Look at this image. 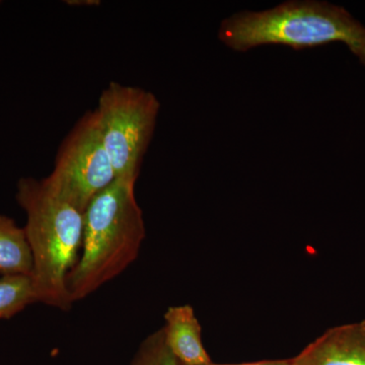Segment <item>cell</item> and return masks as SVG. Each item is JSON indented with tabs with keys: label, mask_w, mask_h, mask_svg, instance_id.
I'll use <instances>...</instances> for the list:
<instances>
[{
	"label": "cell",
	"mask_w": 365,
	"mask_h": 365,
	"mask_svg": "<svg viewBox=\"0 0 365 365\" xmlns=\"http://www.w3.org/2000/svg\"><path fill=\"white\" fill-rule=\"evenodd\" d=\"M136 178H117L83 212V252L66 278L72 302L86 299L138 258L146 237Z\"/></svg>",
	"instance_id": "1"
},
{
	"label": "cell",
	"mask_w": 365,
	"mask_h": 365,
	"mask_svg": "<svg viewBox=\"0 0 365 365\" xmlns=\"http://www.w3.org/2000/svg\"><path fill=\"white\" fill-rule=\"evenodd\" d=\"M218 38L237 52L259 46L294 50L341 42L365 66V26L344 7L327 1H287L264 11H242L220 24Z\"/></svg>",
	"instance_id": "2"
},
{
	"label": "cell",
	"mask_w": 365,
	"mask_h": 365,
	"mask_svg": "<svg viewBox=\"0 0 365 365\" xmlns=\"http://www.w3.org/2000/svg\"><path fill=\"white\" fill-rule=\"evenodd\" d=\"M16 199L26 215L24 228L32 251L31 278L38 302L68 311L73 302L66 278L83 246V212L34 178H21Z\"/></svg>",
	"instance_id": "3"
},
{
	"label": "cell",
	"mask_w": 365,
	"mask_h": 365,
	"mask_svg": "<svg viewBox=\"0 0 365 365\" xmlns=\"http://www.w3.org/2000/svg\"><path fill=\"white\" fill-rule=\"evenodd\" d=\"M160 107L150 91L115 81L101 93L95 112L117 178H138Z\"/></svg>",
	"instance_id": "4"
},
{
	"label": "cell",
	"mask_w": 365,
	"mask_h": 365,
	"mask_svg": "<svg viewBox=\"0 0 365 365\" xmlns=\"http://www.w3.org/2000/svg\"><path fill=\"white\" fill-rule=\"evenodd\" d=\"M116 179L93 110L64 139L54 169L43 182L53 194L85 212L91 200Z\"/></svg>",
	"instance_id": "5"
},
{
	"label": "cell",
	"mask_w": 365,
	"mask_h": 365,
	"mask_svg": "<svg viewBox=\"0 0 365 365\" xmlns=\"http://www.w3.org/2000/svg\"><path fill=\"white\" fill-rule=\"evenodd\" d=\"M292 361V365H365V321L329 329Z\"/></svg>",
	"instance_id": "6"
},
{
	"label": "cell",
	"mask_w": 365,
	"mask_h": 365,
	"mask_svg": "<svg viewBox=\"0 0 365 365\" xmlns=\"http://www.w3.org/2000/svg\"><path fill=\"white\" fill-rule=\"evenodd\" d=\"M165 344L179 365H210L201 337L200 323L189 304L170 307L163 316Z\"/></svg>",
	"instance_id": "7"
},
{
	"label": "cell",
	"mask_w": 365,
	"mask_h": 365,
	"mask_svg": "<svg viewBox=\"0 0 365 365\" xmlns=\"http://www.w3.org/2000/svg\"><path fill=\"white\" fill-rule=\"evenodd\" d=\"M33 256L25 228L13 218L0 215V275L31 276Z\"/></svg>",
	"instance_id": "8"
},
{
	"label": "cell",
	"mask_w": 365,
	"mask_h": 365,
	"mask_svg": "<svg viewBox=\"0 0 365 365\" xmlns=\"http://www.w3.org/2000/svg\"><path fill=\"white\" fill-rule=\"evenodd\" d=\"M38 302L31 276L0 277V319H11Z\"/></svg>",
	"instance_id": "9"
},
{
	"label": "cell",
	"mask_w": 365,
	"mask_h": 365,
	"mask_svg": "<svg viewBox=\"0 0 365 365\" xmlns=\"http://www.w3.org/2000/svg\"><path fill=\"white\" fill-rule=\"evenodd\" d=\"M130 365H179L165 344L163 329L145 338Z\"/></svg>",
	"instance_id": "10"
},
{
	"label": "cell",
	"mask_w": 365,
	"mask_h": 365,
	"mask_svg": "<svg viewBox=\"0 0 365 365\" xmlns=\"http://www.w3.org/2000/svg\"><path fill=\"white\" fill-rule=\"evenodd\" d=\"M210 365H292V359H277V360H262V361L248 362V364H215Z\"/></svg>",
	"instance_id": "11"
}]
</instances>
